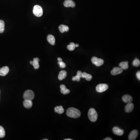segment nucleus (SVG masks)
Segmentation results:
<instances>
[{"instance_id": "26", "label": "nucleus", "mask_w": 140, "mask_h": 140, "mask_svg": "<svg viewBox=\"0 0 140 140\" xmlns=\"http://www.w3.org/2000/svg\"><path fill=\"white\" fill-rule=\"evenodd\" d=\"M5 131L4 128L0 126V138H3L5 137Z\"/></svg>"}, {"instance_id": "22", "label": "nucleus", "mask_w": 140, "mask_h": 140, "mask_svg": "<svg viewBox=\"0 0 140 140\" xmlns=\"http://www.w3.org/2000/svg\"><path fill=\"white\" fill-rule=\"evenodd\" d=\"M55 111L58 114H63L64 112V109L63 107L60 105L59 106H56L55 108Z\"/></svg>"}, {"instance_id": "30", "label": "nucleus", "mask_w": 140, "mask_h": 140, "mask_svg": "<svg viewBox=\"0 0 140 140\" xmlns=\"http://www.w3.org/2000/svg\"><path fill=\"white\" fill-rule=\"evenodd\" d=\"M112 139H111V137H107L106 138L103 139V140H112Z\"/></svg>"}, {"instance_id": "29", "label": "nucleus", "mask_w": 140, "mask_h": 140, "mask_svg": "<svg viewBox=\"0 0 140 140\" xmlns=\"http://www.w3.org/2000/svg\"><path fill=\"white\" fill-rule=\"evenodd\" d=\"M137 77V78L139 80V81L140 80V71L138 72L136 74Z\"/></svg>"}, {"instance_id": "2", "label": "nucleus", "mask_w": 140, "mask_h": 140, "mask_svg": "<svg viewBox=\"0 0 140 140\" xmlns=\"http://www.w3.org/2000/svg\"><path fill=\"white\" fill-rule=\"evenodd\" d=\"M88 116L91 121L95 122L98 118V114L97 111L94 108H91L88 112Z\"/></svg>"}, {"instance_id": "3", "label": "nucleus", "mask_w": 140, "mask_h": 140, "mask_svg": "<svg viewBox=\"0 0 140 140\" xmlns=\"http://www.w3.org/2000/svg\"><path fill=\"white\" fill-rule=\"evenodd\" d=\"M34 93L31 90H27L23 94V98L25 100H28L32 101L34 98Z\"/></svg>"}, {"instance_id": "28", "label": "nucleus", "mask_w": 140, "mask_h": 140, "mask_svg": "<svg viewBox=\"0 0 140 140\" xmlns=\"http://www.w3.org/2000/svg\"><path fill=\"white\" fill-rule=\"evenodd\" d=\"M58 64L60 65V67L62 68V69L65 68L66 67L65 64V63H64V62L62 61H58Z\"/></svg>"}, {"instance_id": "11", "label": "nucleus", "mask_w": 140, "mask_h": 140, "mask_svg": "<svg viewBox=\"0 0 140 140\" xmlns=\"http://www.w3.org/2000/svg\"><path fill=\"white\" fill-rule=\"evenodd\" d=\"M112 131L115 134L119 136L123 135L124 133V131L117 127H114L113 128Z\"/></svg>"}, {"instance_id": "20", "label": "nucleus", "mask_w": 140, "mask_h": 140, "mask_svg": "<svg viewBox=\"0 0 140 140\" xmlns=\"http://www.w3.org/2000/svg\"><path fill=\"white\" fill-rule=\"evenodd\" d=\"M82 73L81 71H78L77 73V75L72 78V80L73 81H80L81 78L82 77Z\"/></svg>"}, {"instance_id": "6", "label": "nucleus", "mask_w": 140, "mask_h": 140, "mask_svg": "<svg viewBox=\"0 0 140 140\" xmlns=\"http://www.w3.org/2000/svg\"><path fill=\"white\" fill-rule=\"evenodd\" d=\"M108 88V86L106 84H100L96 86V90L99 93L103 92Z\"/></svg>"}, {"instance_id": "32", "label": "nucleus", "mask_w": 140, "mask_h": 140, "mask_svg": "<svg viewBox=\"0 0 140 140\" xmlns=\"http://www.w3.org/2000/svg\"><path fill=\"white\" fill-rule=\"evenodd\" d=\"M79 47V45L78 44H75V47Z\"/></svg>"}, {"instance_id": "27", "label": "nucleus", "mask_w": 140, "mask_h": 140, "mask_svg": "<svg viewBox=\"0 0 140 140\" xmlns=\"http://www.w3.org/2000/svg\"><path fill=\"white\" fill-rule=\"evenodd\" d=\"M132 64L133 66L134 67H139L140 65V62L139 60L137 58H136L133 62Z\"/></svg>"}, {"instance_id": "16", "label": "nucleus", "mask_w": 140, "mask_h": 140, "mask_svg": "<svg viewBox=\"0 0 140 140\" xmlns=\"http://www.w3.org/2000/svg\"><path fill=\"white\" fill-rule=\"evenodd\" d=\"M32 101L25 100L23 101V104L25 108L27 109H30L32 106Z\"/></svg>"}, {"instance_id": "8", "label": "nucleus", "mask_w": 140, "mask_h": 140, "mask_svg": "<svg viewBox=\"0 0 140 140\" xmlns=\"http://www.w3.org/2000/svg\"><path fill=\"white\" fill-rule=\"evenodd\" d=\"M123 71V69L120 67H115L111 71V75H116L121 73Z\"/></svg>"}, {"instance_id": "7", "label": "nucleus", "mask_w": 140, "mask_h": 140, "mask_svg": "<svg viewBox=\"0 0 140 140\" xmlns=\"http://www.w3.org/2000/svg\"><path fill=\"white\" fill-rule=\"evenodd\" d=\"M138 135V131L136 130H134L131 131L129 136V140H134L137 138Z\"/></svg>"}, {"instance_id": "1", "label": "nucleus", "mask_w": 140, "mask_h": 140, "mask_svg": "<svg viewBox=\"0 0 140 140\" xmlns=\"http://www.w3.org/2000/svg\"><path fill=\"white\" fill-rule=\"evenodd\" d=\"M66 114L71 118H77L80 117L81 112L78 109L74 107H70L67 110Z\"/></svg>"}, {"instance_id": "4", "label": "nucleus", "mask_w": 140, "mask_h": 140, "mask_svg": "<svg viewBox=\"0 0 140 140\" xmlns=\"http://www.w3.org/2000/svg\"><path fill=\"white\" fill-rule=\"evenodd\" d=\"M33 13L36 17H39L43 15V10L41 6L39 5H35L34 7Z\"/></svg>"}, {"instance_id": "23", "label": "nucleus", "mask_w": 140, "mask_h": 140, "mask_svg": "<svg viewBox=\"0 0 140 140\" xmlns=\"http://www.w3.org/2000/svg\"><path fill=\"white\" fill-rule=\"evenodd\" d=\"M82 77L86 79V80L88 81L91 80V79L92 78V76L91 75L88 74L85 72L82 73Z\"/></svg>"}, {"instance_id": "10", "label": "nucleus", "mask_w": 140, "mask_h": 140, "mask_svg": "<svg viewBox=\"0 0 140 140\" xmlns=\"http://www.w3.org/2000/svg\"><path fill=\"white\" fill-rule=\"evenodd\" d=\"M9 71V67L7 66L1 68V69H0V75L2 76H4L8 73Z\"/></svg>"}, {"instance_id": "17", "label": "nucleus", "mask_w": 140, "mask_h": 140, "mask_svg": "<svg viewBox=\"0 0 140 140\" xmlns=\"http://www.w3.org/2000/svg\"><path fill=\"white\" fill-rule=\"evenodd\" d=\"M60 88H61V92L64 95L68 94L70 92V91L69 89H67L65 86L64 84H61L60 86Z\"/></svg>"}, {"instance_id": "34", "label": "nucleus", "mask_w": 140, "mask_h": 140, "mask_svg": "<svg viewBox=\"0 0 140 140\" xmlns=\"http://www.w3.org/2000/svg\"><path fill=\"white\" fill-rule=\"evenodd\" d=\"M32 63H33V61H31L30 62V64H31V65L32 64Z\"/></svg>"}, {"instance_id": "21", "label": "nucleus", "mask_w": 140, "mask_h": 140, "mask_svg": "<svg viewBox=\"0 0 140 140\" xmlns=\"http://www.w3.org/2000/svg\"><path fill=\"white\" fill-rule=\"evenodd\" d=\"M128 62L126 61V62H121L119 64V66L120 67H121V69L124 70H127L129 68V65H128Z\"/></svg>"}, {"instance_id": "33", "label": "nucleus", "mask_w": 140, "mask_h": 140, "mask_svg": "<svg viewBox=\"0 0 140 140\" xmlns=\"http://www.w3.org/2000/svg\"><path fill=\"white\" fill-rule=\"evenodd\" d=\"M64 140H72V139H64Z\"/></svg>"}, {"instance_id": "14", "label": "nucleus", "mask_w": 140, "mask_h": 140, "mask_svg": "<svg viewBox=\"0 0 140 140\" xmlns=\"http://www.w3.org/2000/svg\"><path fill=\"white\" fill-rule=\"evenodd\" d=\"M67 72L64 70L61 71L59 73V75L58 76V79L59 80H62L63 79H65L67 77Z\"/></svg>"}, {"instance_id": "35", "label": "nucleus", "mask_w": 140, "mask_h": 140, "mask_svg": "<svg viewBox=\"0 0 140 140\" xmlns=\"http://www.w3.org/2000/svg\"><path fill=\"white\" fill-rule=\"evenodd\" d=\"M43 140H48L47 139H43Z\"/></svg>"}, {"instance_id": "25", "label": "nucleus", "mask_w": 140, "mask_h": 140, "mask_svg": "<svg viewBox=\"0 0 140 140\" xmlns=\"http://www.w3.org/2000/svg\"><path fill=\"white\" fill-rule=\"evenodd\" d=\"M75 47V44L74 43H70L69 45L67 46V48L70 51L74 50Z\"/></svg>"}, {"instance_id": "15", "label": "nucleus", "mask_w": 140, "mask_h": 140, "mask_svg": "<svg viewBox=\"0 0 140 140\" xmlns=\"http://www.w3.org/2000/svg\"><path fill=\"white\" fill-rule=\"evenodd\" d=\"M47 41L52 45H55V39L54 36L53 35H49L47 37Z\"/></svg>"}, {"instance_id": "9", "label": "nucleus", "mask_w": 140, "mask_h": 140, "mask_svg": "<svg viewBox=\"0 0 140 140\" xmlns=\"http://www.w3.org/2000/svg\"><path fill=\"white\" fill-rule=\"evenodd\" d=\"M64 5L66 8H74L75 6V3L73 0H65L64 2Z\"/></svg>"}, {"instance_id": "19", "label": "nucleus", "mask_w": 140, "mask_h": 140, "mask_svg": "<svg viewBox=\"0 0 140 140\" xmlns=\"http://www.w3.org/2000/svg\"><path fill=\"white\" fill-rule=\"evenodd\" d=\"M59 30L61 33H64L65 32H68L69 31V28L67 25H61L59 26Z\"/></svg>"}, {"instance_id": "18", "label": "nucleus", "mask_w": 140, "mask_h": 140, "mask_svg": "<svg viewBox=\"0 0 140 140\" xmlns=\"http://www.w3.org/2000/svg\"><path fill=\"white\" fill-rule=\"evenodd\" d=\"M33 63L32 65L34 66V67L35 69H38L39 68V59L38 58H35L33 59Z\"/></svg>"}, {"instance_id": "31", "label": "nucleus", "mask_w": 140, "mask_h": 140, "mask_svg": "<svg viewBox=\"0 0 140 140\" xmlns=\"http://www.w3.org/2000/svg\"><path fill=\"white\" fill-rule=\"evenodd\" d=\"M57 60H58V61H62V59L61 58H60V57L58 58H57Z\"/></svg>"}, {"instance_id": "12", "label": "nucleus", "mask_w": 140, "mask_h": 140, "mask_svg": "<svg viewBox=\"0 0 140 140\" xmlns=\"http://www.w3.org/2000/svg\"><path fill=\"white\" fill-rule=\"evenodd\" d=\"M122 100L123 101L127 103H131L132 101L133 98L131 96L129 95H126L122 97Z\"/></svg>"}, {"instance_id": "24", "label": "nucleus", "mask_w": 140, "mask_h": 140, "mask_svg": "<svg viewBox=\"0 0 140 140\" xmlns=\"http://www.w3.org/2000/svg\"><path fill=\"white\" fill-rule=\"evenodd\" d=\"M5 29V23L4 21L0 20V33H2Z\"/></svg>"}, {"instance_id": "13", "label": "nucleus", "mask_w": 140, "mask_h": 140, "mask_svg": "<svg viewBox=\"0 0 140 140\" xmlns=\"http://www.w3.org/2000/svg\"><path fill=\"white\" fill-rule=\"evenodd\" d=\"M134 108L133 104L131 103H128L125 107V111L127 112H130L133 110Z\"/></svg>"}, {"instance_id": "5", "label": "nucleus", "mask_w": 140, "mask_h": 140, "mask_svg": "<svg viewBox=\"0 0 140 140\" xmlns=\"http://www.w3.org/2000/svg\"><path fill=\"white\" fill-rule=\"evenodd\" d=\"M91 61L92 63L97 67H99L102 65L104 63V61L103 59L99 58L95 56L92 58Z\"/></svg>"}]
</instances>
